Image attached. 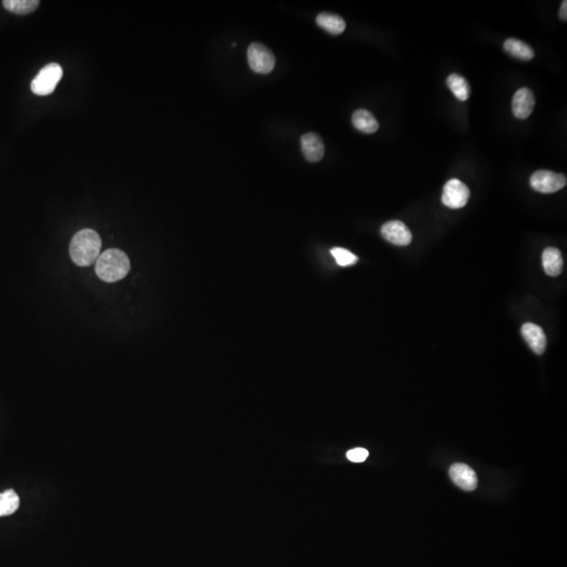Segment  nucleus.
I'll use <instances>...</instances> for the list:
<instances>
[{
  "label": "nucleus",
  "instance_id": "8",
  "mask_svg": "<svg viewBox=\"0 0 567 567\" xmlns=\"http://www.w3.org/2000/svg\"><path fill=\"white\" fill-rule=\"evenodd\" d=\"M535 103H536V100H535L534 93L528 88L520 89L514 95L513 101H511V110H513L514 116L521 120L528 118L534 110Z\"/></svg>",
  "mask_w": 567,
  "mask_h": 567
},
{
  "label": "nucleus",
  "instance_id": "15",
  "mask_svg": "<svg viewBox=\"0 0 567 567\" xmlns=\"http://www.w3.org/2000/svg\"><path fill=\"white\" fill-rule=\"evenodd\" d=\"M316 23L332 35H339L346 30L345 20L339 15L331 13H320L316 17Z\"/></svg>",
  "mask_w": 567,
  "mask_h": 567
},
{
  "label": "nucleus",
  "instance_id": "19",
  "mask_svg": "<svg viewBox=\"0 0 567 567\" xmlns=\"http://www.w3.org/2000/svg\"><path fill=\"white\" fill-rule=\"evenodd\" d=\"M331 254L337 261V264L341 267L351 266V265L358 262V256L350 252L349 250L345 249V248H333V249H331Z\"/></svg>",
  "mask_w": 567,
  "mask_h": 567
},
{
  "label": "nucleus",
  "instance_id": "5",
  "mask_svg": "<svg viewBox=\"0 0 567 567\" xmlns=\"http://www.w3.org/2000/svg\"><path fill=\"white\" fill-rule=\"evenodd\" d=\"M530 186L534 190L542 193H554L566 188V177L562 174L551 171H537L530 179Z\"/></svg>",
  "mask_w": 567,
  "mask_h": 567
},
{
  "label": "nucleus",
  "instance_id": "20",
  "mask_svg": "<svg viewBox=\"0 0 567 567\" xmlns=\"http://www.w3.org/2000/svg\"><path fill=\"white\" fill-rule=\"evenodd\" d=\"M369 452L367 450L358 448L348 452L347 458L352 462H364L368 458Z\"/></svg>",
  "mask_w": 567,
  "mask_h": 567
},
{
  "label": "nucleus",
  "instance_id": "9",
  "mask_svg": "<svg viewBox=\"0 0 567 567\" xmlns=\"http://www.w3.org/2000/svg\"><path fill=\"white\" fill-rule=\"evenodd\" d=\"M450 477L452 481L460 486L462 490H475L478 485L477 475L474 472L473 469L464 464H454L450 468Z\"/></svg>",
  "mask_w": 567,
  "mask_h": 567
},
{
  "label": "nucleus",
  "instance_id": "7",
  "mask_svg": "<svg viewBox=\"0 0 567 567\" xmlns=\"http://www.w3.org/2000/svg\"><path fill=\"white\" fill-rule=\"evenodd\" d=\"M384 240L397 246H407L412 242L410 229L400 221H390L384 223L380 229Z\"/></svg>",
  "mask_w": 567,
  "mask_h": 567
},
{
  "label": "nucleus",
  "instance_id": "11",
  "mask_svg": "<svg viewBox=\"0 0 567 567\" xmlns=\"http://www.w3.org/2000/svg\"><path fill=\"white\" fill-rule=\"evenodd\" d=\"M521 333L522 337L535 353L539 354V356L545 353V349H547V337L541 327L532 324V322H526L522 326Z\"/></svg>",
  "mask_w": 567,
  "mask_h": 567
},
{
  "label": "nucleus",
  "instance_id": "21",
  "mask_svg": "<svg viewBox=\"0 0 567 567\" xmlns=\"http://www.w3.org/2000/svg\"><path fill=\"white\" fill-rule=\"evenodd\" d=\"M560 18L562 20H566L567 19V1L562 2L561 8H560Z\"/></svg>",
  "mask_w": 567,
  "mask_h": 567
},
{
  "label": "nucleus",
  "instance_id": "6",
  "mask_svg": "<svg viewBox=\"0 0 567 567\" xmlns=\"http://www.w3.org/2000/svg\"><path fill=\"white\" fill-rule=\"evenodd\" d=\"M470 189L460 180L452 179L443 188V203L452 209H460L468 204Z\"/></svg>",
  "mask_w": 567,
  "mask_h": 567
},
{
  "label": "nucleus",
  "instance_id": "14",
  "mask_svg": "<svg viewBox=\"0 0 567 567\" xmlns=\"http://www.w3.org/2000/svg\"><path fill=\"white\" fill-rule=\"evenodd\" d=\"M503 48L509 53L511 56L519 59L521 61H530L534 58L535 52L528 44L516 39V38H509L505 40Z\"/></svg>",
  "mask_w": 567,
  "mask_h": 567
},
{
  "label": "nucleus",
  "instance_id": "3",
  "mask_svg": "<svg viewBox=\"0 0 567 567\" xmlns=\"http://www.w3.org/2000/svg\"><path fill=\"white\" fill-rule=\"evenodd\" d=\"M63 76V67L58 63H50L46 65L44 69L40 70L39 73L32 82V92L38 96L52 94Z\"/></svg>",
  "mask_w": 567,
  "mask_h": 567
},
{
  "label": "nucleus",
  "instance_id": "13",
  "mask_svg": "<svg viewBox=\"0 0 567 567\" xmlns=\"http://www.w3.org/2000/svg\"><path fill=\"white\" fill-rule=\"evenodd\" d=\"M352 123L358 131L365 133H374L379 129L375 117L367 110H358L352 115Z\"/></svg>",
  "mask_w": 567,
  "mask_h": 567
},
{
  "label": "nucleus",
  "instance_id": "18",
  "mask_svg": "<svg viewBox=\"0 0 567 567\" xmlns=\"http://www.w3.org/2000/svg\"><path fill=\"white\" fill-rule=\"evenodd\" d=\"M4 8L8 12L18 15H27L33 13L39 6L38 0H4Z\"/></svg>",
  "mask_w": 567,
  "mask_h": 567
},
{
  "label": "nucleus",
  "instance_id": "17",
  "mask_svg": "<svg viewBox=\"0 0 567 567\" xmlns=\"http://www.w3.org/2000/svg\"><path fill=\"white\" fill-rule=\"evenodd\" d=\"M20 500L14 490H4L0 493V517L12 515L18 509Z\"/></svg>",
  "mask_w": 567,
  "mask_h": 567
},
{
  "label": "nucleus",
  "instance_id": "2",
  "mask_svg": "<svg viewBox=\"0 0 567 567\" xmlns=\"http://www.w3.org/2000/svg\"><path fill=\"white\" fill-rule=\"evenodd\" d=\"M96 273L102 281L115 283L121 281L129 275L131 263L129 256L122 250L108 249L98 258L95 267Z\"/></svg>",
  "mask_w": 567,
  "mask_h": 567
},
{
  "label": "nucleus",
  "instance_id": "12",
  "mask_svg": "<svg viewBox=\"0 0 567 567\" xmlns=\"http://www.w3.org/2000/svg\"><path fill=\"white\" fill-rule=\"evenodd\" d=\"M542 264L545 273L549 277H558L563 269V258L557 248L549 247L543 252Z\"/></svg>",
  "mask_w": 567,
  "mask_h": 567
},
{
  "label": "nucleus",
  "instance_id": "4",
  "mask_svg": "<svg viewBox=\"0 0 567 567\" xmlns=\"http://www.w3.org/2000/svg\"><path fill=\"white\" fill-rule=\"evenodd\" d=\"M247 58L250 69L256 73L269 74L275 69V55L263 44H250L247 50Z\"/></svg>",
  "mask_w": 567,
  "mask_h": 567
},
{
  "label": "nucleus",
  "instance_id": "16",
  "mask_svg": "<svg viewBox=\"0 0 567 567\" xmlns=\"http://www.w3.org/2000/svg\"><path fill=\"white\" fill-rule=\"evenodd\" d=\"M447 84L451 92L460 101H467L470 97V86H469L466 78L462 77V76L458 75V74H451L448 77Z\"/></svg>",
  "mask_w": 567,
  "mask_h": 567
},
{
  "label": "nucleus",
  "instance_id": "1",
  "mask_svg": "<svg viewBox=\"0 0 567 567\" xmlns=\"http://www.w3.org/2000/svg\"><path fill=\"white\" fill-rule=\"evenodd\" d=\"M101 246V237L95 230L82 229L72 239L70 254L73 262L78 266H91L99 258Z\"/></svg>",
  "mask_w": 567,
  "mask_h": 567
},
{
  "label": "nucleus",
  "instance_id": "10",
  "mask_svg": "<svg viewBox=\"0 0 567 567\" xmlns=\"http://www.w3.org/2000/svg\"><path fill=\"white\" fill-rule=\"evenodd\" d=\"M301 150L309 162H318L325 154V145L322 138L315 133H308L301 136Z\"/></svg>",
  "mask_w": 567,
  "mask_h": 567
}]
</instances>
